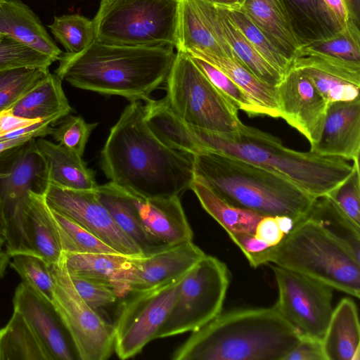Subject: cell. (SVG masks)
<instances>
[{
  "mask_svg": "<svg viewBox=\"0 0 360 360\" xmlns=\"http://www.w3.org/2000/svg\"><path fill=\"white\" fill-rule=\"evenodd\" d=\"M101 167L110 181L144 198L179 195L195 180L193 155L169 147L154 134L141 101H131L110 129Z\"/></svg>",
  "mask_w": 360,
  "mask_h": 360,
  "instance_id": "obj_1",
  "label": "cell"
},
{
  "mask_svg": "<svg viewBox=\"0 0 360 360\" xmlns=\"http://www.w3.org/2000/svg\"><path fill=\"white\" fill-rule=\"evenodd\" d=\"M175 55L169 46L112 45L94 40L82 52L63 53L54 74L79 89L146 102L166 82Z\"/></svg>",
  "mask_w": 360,
  "mask_h": 360,
  "instance_id": "obj_2",
  "label": "cell"
},
{
  "mask_svg": "<svg viewBox=\"0 0 360 360\" xmlns=\"http://www.w3.org/2000/svg\"><path fill=\"white\" fill-rule=\"evenodd\" d=\"M190 127L195 154L210 150L237 158L279 175L315 198L330 195L352 171L345 159L288 148L278 138L243 123L229 134Z\"/></svg>",
  "mask_w": 360,
  "mask_h": 360,
  "instance_id": "obj_3",
  "label": "cell"
},
{
  "mask_svg": "<svg viewBox=\"0 0 360 360\" xmlns=\"http://www.w3.org/2000/svg\"><path fill=\"white\" fill-rule=\"evenodd\" d=\"M300 335L274 307L220 314L172 354L173 360H284Z\"/></svg>",
  "mask_w": 360,
  "mask_h": 360,
  "instance_id": "obj_4",
  "label": "cell"
},
{
  "mask_svg": "<svg viewBox=\"0 0 360 360\" xmlns=\"http://www.w3.org/2000/svg\"><path fill=\"white\" fill-rule=\"evenodd\" d=\"M195 179L228 203L262 216L286 215L299 221L315 198L263 167L224 153L193 155Z\"/></svg>",
  "mask_w": 360,
  "mask_h": 360,
  "instance_id": "obj_5",
  "label": "cell"
},
{
  "mask_svg": "<svg viewBox=\"0 0 360 360\" xmlns=\"http://www.w3.org/2000/svg\"><path fill=\"white\" fill-rule=\"evenodd\" d=\"M269 263L309 276L356 298L360 297V262L306 216L278 244L259 254L252 266Z\"/></svg>",
  "mask_w": 360,
  "mask_h": 360,
  "instance_id": "obj_6",
  "label": "cell"
},
{
  "mask_svg": "<svg viewBox=\"0 0 360 360\" xmlns=\"http://www.w3.org/2000/svg\"><path fill=\"white\" fill-rule=\"evenodd\" d=\"M179 0H101L95 40L131 46H176Z\"/></svg>",
  "mask_w": 360,
  "mask_h": 360,
  "instance_id": "obj_7",
  "label": "cell"
},
{
  "mask_svg": "<svg viewBox=\"0 0 360 360\" xmlns=\"http://www.w3.org/2000/svg\"><path fill=\"white\" fill-rule=\"evenodd\" d=\"M165 97L172 112L187 124L229 134L243 123L238 109L205 76L186 53L177 51L166 80Z\"/></svg>",
  "mask_w": 360,
  "mask_h": 360,
  "instance_id": "obj_8",
  "label": "cell"
},
{
  "mask_svg": "<svg viewBox=\"0 0 360 360\" xmlns=\"http://www.w3.org/2000/svg\"><path fill=\"white\" fill-rule=\"evenodd\" d=\"M230 283L226 265L205 255L184 277L156 339L195 331L221 314Z\"/></svg>",
  "mask_w": 360,
  "mask_h": 360,
  "instance_id": "obj_9",
  "label": "cell"
},
{
  "mask_svg": "<svg viewBox=\"0 0 360 360\" xmlns=\"http://www.w3.org/2000/svg\"><path fill=\"white\" fill-rule=\"evenodd\" d=\"M55 290L53 304L76 348L79 360H106L114 352L113 324L89 307L76 290L63 257L50 264Z\"/></svg>",
  "mask_w": 360,
  "mask_h": 360,
  "instance_id": "obj_10",
  "label": "cell"
},
{
  "mask_svg": "<svg viewBox=\"0 0 360 360\" xmlns=\"http://www.w3.org/2000/svg\"><path fill=\"white\" fill-rule=\"evenodd\" d=\"M35 139L0 165V197L7 222L6 252L32 253L25 233L26 207L30 191L43 193L45 167Z\"/></svg>",
  "mask_w": 360,
  "mask_h": 360,
  "instance_id": "obj_11",
  "label": "cell"
},
{
  "mask_svg": "<svg viewBox=\"0 0 360 360\" xmlns=\"http://www.w3.org/2000/svg\"><path fill=\"white\" fill-rule=\"evenodd\" d=\"M184 276L134 292L124 302L113 324L114 351L120 359L135 356L156 339L176 301Z\"/></svg>",
  "mask_w": 360,
  "mask_h": 360,
  "instance_id": "obj_12",
  "label": "cell"
},
{
  "mask_svg": "<svg viewBox=\"0 0 360 360\" xmlns=\"http://www.w3.org/2000/svg\"><path fill=\"white\" fill-rule=\"evenodd\" d=\"M278 289L274 306L300 337L321 340L333 309V288L300 273L270 264Z\"/></svg>",
  "mask_w": 360,
  "mask_h": 360,
  "instance_id": "obj_13",
  "label": "cell"
},
{
  "mask_svg": "<svg viewBox=\"0 0 360 360\" xmlns=\"http://www.w3.org/2000/svg\"><path fill=\"white\" fill-rule=\"evenodd\" d=\"M43 193L51 209L79 224L117 252L139 257V245L115 223L96 190H72L45 181Z\"/></svg>",
  "mask_w": 360,
  "mask_h": 360,
  "instance_id": "obj_14",
  "label": "cell"
},
{
  "mask_svg": "<svg viewBox=\"0 0 360 360\" xmlns=\"http://www.w3.org/2000/svg\"><path fill=\"white\" fill-rule=\"evenodd\" d=\"M205 255L193 240H189L165 245L150 253L131 257L114 290L120 297L179 278Z\"/></svg>",
  "mask_w": 360,
  "mask_h": 360,
  "instance_id": "obj_15",
  "label": "cell"
},
{
  "mask_svg": "<svg viewBox=\"0 0 360 360\" xmlns=\"http://www.w3.org/2000/svg\"><path fill=\"white\" fill-rule=\"evenodd\" d=\"M13 309L24 317L47 360H78L72 338L53 302L22 281L13 298Z\"/></svg>",
  "mask_w": 360,
  "mask_h": 360,
  "instance_id": "obj_16",
  "label": "cell"
},
{
  "mask_svg": "<svg viewBox=\"0 0 360 360\" xmlns=\"http://www.w3.org/2000/svg\"><path fill=\"white\" fill-rule=\"evenodd\" d=\"M280 117L299 131L311 146L319 139L328 103L311 81L292 66L276 86Z\"/></svg>",
  "mask_w": 360,
  "mask_h": 360,
  "instance_id": "obj_17",
  "label": "cell"
},
{
  "mask_svg": "<svg viewBox=\"0 0 360 360\" xmlns=\"http://www.w3.org/2000/svg\"><path fill=\"white\" fill-rule=\"evenodd\" d=\"M176 49L198 58L234 56L222 34L214 4L179 0Z\"/></svg>",
  "mask_w": 360,
  "mask_h": 360,
  "instance_id": "obj_18",
  "label": "cell"
},
{
  "mask_svg": "<svg viewBox=\"0 0 360 360\" xmlns=\"http://www.w3.org/2000/svg\"><path fill=\"white\" fill-rule=\"evenodd\" d=\"M291 66L313 84L328 103L359 97L360 63L302 47Z\"/></svg>",
  "mask_w": 360,
  "mask_h": 360,
  "instance_id": "obj_19",
  "label": "cell"
},
{
  "mask_svg": "<svg viewBox=\"0 0 360 360\" xmlns=\"http://www.w3.org/2000/svg\"><path fill=\"white\" fill-rule=\"evenodd\" d=\"M310 151L359 161L360 98L328 103L319 141Z\"/></svg>",
  "mask_w": 360,
  "mask_h": 360,
  "instance_id": "obj_20",
  "label": "cell"
},
{
  "mask_svg": "<svg viewBox=\"0 0 360 360\" xmlns=\"http://www.w3.org/2000/svg\"><path fill=\"white\" fill-rule=\"evenodd\" d=\"M125 191L145 231L156 243L170 245L193 240V232L179 195L144 198Z\"/></svg>",
  "mask_w": 360,
  "mask_h": 360,
  "instance_id": "obj_21",
  "label": "cell"
},
{
  "mask_svg": "<svg viewBox=\"0 0 360 360\" xmlns=\"http://www.w3.org/2000/svg\"><path fill=\"white\" fill-rule=\"evenodd\" d=\"M34 143L44 164L45 181L72 190L97 189L96 173L82 157L45 138H37Z\"/></svg>",
  "mask_w": 360,
  "mask_h": 360,
  "instance_id": "obj_22",
  "label": "cell"
},
{
  "mask_svg": "<svg viewBox=\"0 0 360 360\" xmlns=\"http://www.w3.org/2000/svg\"><path fill=\"white\" fill-rule=\"evenodd\" d=\"M0 34L58 60L63 53L36 13L21 0H0Z\"/></svg>",
  "mask_w": 360,
  "mask_h": 360,
  "instance_id": "obj_23",
  "label": "cell"
},
{
  "mask_svg": "<svg viewBox=\"0 0 360 360\" xmlns=\"http://www.w3.org/2000/svg\"><path fill=\"white\" fill-rule=\"evenodd\" d=\"M25 233L32 253L49 264L63 257L60 237L53 211L44 193L30 191L26 207Z\"/></svg>",
  "mask_w": 360,
  "mask_h": 360,
  "instance_id": "obj_24",
  "label": "cell"
},
{
  "mask_svg": "<svg viewBox=\"0 0 360 360\" xmlns=\"http://www.w3.org/2000/svg\"><path fill=\"white\" fill-rule=\"evenodd\" d=\"M321 344L326 360H360L358 310L352 299H342L333 309Z\"/></svg>",
  "mask_w": 360,
  "mask_h": 360,
  "instance_id": "obj_25",
  "label": "cell"
},
{
  "mask_svg": "<svg viewBox=\"0 0 360 360\" xmlns=\"http://www.w3.org/2000/svg\"><path fill=\"white\" fill-rule=\"evenodd\" d=\"M241 8L291 63L300 46L283 0H244Z\"/></svg>",
  "mask_w": 360,
  "mask_h": 360,
  "instance_id": "obj_26",
  "label": "cell"
},
{
  "mask_svg": "<svg viewBox=\"0 0 360 360\" xmlns=\"http://www.w3.org/2000/svg\"><path fill=\"white\" fill-rule=\"evenodd\" d=\"M62 82L56 75L49 72L8 109L21 117L49 120L55 124L72 111Z\"/></svg>",
  "mask_w": 360,
  "mask_h": 360,
  "instance_id": "obj_27",
  "label": "cell"
},
{
  "mask_svg": "<svg viewBox=\"0 0 360 360\" xmlns=\"http://www.w3.org/2000/svg\"><path fill=\"white\" fill-rule=\"evenodd\" d=\"M300 48L335 37L340 30L323 0H283Z\"/></svg>",
  "mask_w": 360,
  "mask_h": 360,
  "instance_id": "obj_28",
  "label": "cell"
},
{
  "mask_svg": "<svg viewBox=\"0 0 360 360\" xmlns=\"http://www.w3.org/2000/svg\"><path fill=\"white\" fill-rule=\"evenodd\" d=\"M96 193L115 223L139 245L143 255L165 245L156 243L146 233L124 190L109 181L98 185Z\"/></svg>",
  "mask_w": 360,
  "mask_h": 360,
  "instance_id": "obj_29",
  "label": "cell"
},
{
  "mask_svg": "<svg viewBox=\"0 0 360 360\" xmlns=\"http://www.w3.org/2000/svg\"><path fill=\"white\" fill-rule=\"evenodd\" d=\"M306 217L344 245L360 262V226L352 221L329 195L315 198Z\"/></svg>",
  "mask_w": 360,
  "mask_h": 360,
  "instance_id": "obj_30",
  "label": "cell"
},
{
  "mask_svg": "<svg viewBox=\"0 0 360 360\" xmlns=\"http://www.w3.org/2000/svg\"><path fill=\"white\" fill-rule=\"evenodd\" d=\"M131 257L120 253H65L63 260L70 276L114 287Z\"/></svg>",
  "mask_w": 360,
  "mask_h": 360,
  "instance_id": "obj_31",
  "label": "cell"
},
{
  "mask_svg": "<svg viewBox=\"0 0 360 360\" xmlns=\"http://www.w3.org/2000/svg\"><path fill=\"white\" fill-rule=\"evenodd\" d=\"M190 188L202 208L228 232L255 233L256 226L264 216L235 207L217 195L207 186L197 180Z\"/></svg>",
  "mask_w": 360,
  "mask_h": 360,
  "instance_id": "obj_32",
  "label": "cell"
},
{
  "mask_svg": "<svg viewBox=\"0 0 360 360\" xmlns=\"http://www.w3.org/2000/svg\"><path fill=\"white\" fill-rule=\"evenodd\" d=\"M215 5L222 34L235 56L260 81L276 86L282 76L255 50L230 19L224 7Z\"/></svg>",
  "mask_w": 360,
  "mask_h": 360,
  "instance_id": "obj_33",
  "label": "cell"
},
{
  "mask_svg": "<svg viewBox=\"0 0 360 360\" xmlns=\"http://www.w3.org/2000/svg\"><path fill=\"white\" fill-rule=\"evenodd\" d=\"M0 360H47L34 332L15 309L0 329Z\"/></svg>",
  "mask_w": 360,
  "mask_h": 360,
  "instance_id": "obj_34",
  "label": "cell"
},
{
  "mask_svg": "<svg viewBox=\"0 0 360 360\" xmlns=\"http://www.w3.org/2000/svg\"><path fill=\"white\" fill-rule=\"evenodd\" d=\"M229 17L260 56L282 76L290 68L289 61L262 30L250 19L240 6H224Z\"/></svg>",
  "mask_w": 360,
  "mask_h": 360,
  "instance_id": "obj_35",
  "label": "cell"
},
{
  "mask_svg": "<svg viewBox=\"0 0 360 360\" xmlns=\"http://www.w3.org/2000/svg\"><path fill=\"white\" fill-rule=\"evenodd\" d=\"M47 27L67 53L82 52L95 40L92 20L79 14L55 16L53 22Z\"/></svg>",
  "mask_w": 360,
  "mask_h": 360,
  "instance_id": "obj_36",
  "label": "cell"
},
{
  "mask_svg": "<svg viewBox=\"0 0 360 360\" xmlns=\"http://www.w3.org/2000/svg\"><path fill=\"white\" fill-rule=\"evenodd\" d=\"M51 210L57 222L63 254L119 253L79 224Z\"/></svg>",
  "mask_w": 360,
  "mask_h": 360,
  "instance_id": "obj_37",
  "label": "cell"
},
{
  "mask_svg": "<svg viewBox=\"0 0 360 360\" xmlns=\"http://www.w3.org/2000/svg\"><path fill=\"white\" fill-rule=\"evenodd\" d=\"M12 267L22 281L29 284L50 301H53L55 290L50 264L34 253H18L11 256Z\"/></svg>",
  "mask_w": 360,
  "mask_h": 360,
  "instance_id": "obj_38",
  "label": "cell"
},
{
  "mask_svg": "<svg viewBox=\"0 0 360 360\" xmlns=\"http://www.w3.org/2000/svg\"><path fill=\"white\" fill-rule=\"evenodd\" d=\"M189 57L209 81L238 110L244 111L250 116H264L262 110L245 91L224 72L200 58L193 56Z\"/></svg>",
  "mask_w": 360,
  "mask_h": 360,
  "instance_id": "obj_39",
  "label": "cell"
},
{
  "mask_svg": "<svg viewBox=\"0 0 360 360\" xmlns=\"http://www.w3.org/2000/svg\"><path fill=\"white\" fill-rule=\"evenodd\" d=\"M53 62L49 56L10 37L3 35L0 38V71L26 68L49 72Z\"/></svg>",
  "mask_w": 360,
  "mask_h": 360,
  "instance_id": "obj_40",
  "label": "cell"
},
{
  "mask_svg": "<svg viewBox=\"0 0 360 360\" xmlns=\"http://www.w3.org/2000/svg\"><path fill=\"white\" fill-rule=\"evenodd\" d=\"M98 123H87L82 117L68 115L62 118L51 136L60 146L82 157L91 131Z\"/></svg>",
  "mask_w": 360,
  "mask_h": 360,
  "instance_id": "obj_41",
  "label": "cell"
},
{
  "mask_svg": "<svg viewBox=\"0 0 360 360\" xmlns=\"http://www.w3.org/2000/svg\"><path fill=\"white\" fill-rule=\"evenodd\" d=\"M359 27V25H354L330 39L314 42L306 47L336 58L360 63Z\"/></svg>",
  "mask_w": 360,
  "mask_h": 360,
  "instance_id": "obj_42",
  "label": "cell"
},
{
  "mask_svg": "<svg viewBox=\"0 0 360 360\" xmlns=\"http://www.w3.org/2000/svg\"><path fill=\"white\" fill-rule=\"evenodd\" d=\"M328 195L352 221L360 226L359 161L352 162L349 176Z\"/></svg>",
  "mask_w": 360,
  "mask_h": 360,
  "instance_id": "obj_43",
  "label": "cell"
},
{
  "mask_svg": "<svg viewBox=\"0 0 360 360\" xmlns=\"http://www.w3.org/2000/svg\"><path fill=\"white\" fill-rule=\"evenodd\" d=\"M70 276L81 297L98 312L99 309L113 304L120 297L112 287L82 277Z\"/></svg>",
  "mask_w": 360,
  "mask_h": 360,
  "instance_id": "obj_44",
  "label": "cell"
},
{
  "mask_svg": "<svg viewBox=\"0 0 360 360\" xmlns=\"http://www.w3.org/2000/svg\"><path fill=\"white\" fill-rule=\"evenodd\" d=\"M49 72L29 68L22 75L0 89V112L11 108Z\"/></svg>",
  "mask_w": 360,
  "mask_h": 360,
  "instance_id": "obj_45",
  "label": "cell"
},
{
  "mask_svg": "<svg viewBox=\"0 0 360 360\" xmlns=\"http://www.w3.org/2000/svg\"><path fill=\"white\" fill-rule=\"evenodd\" d=\"M227 233L243 252L251 266L256 257L271 247L264 241L257 238L255 234L238 232H228Z\"/></svg>",
  "mask_w": 360,
  "mask_h": 360,
  "instance_id": "obj_46",
  "label": "cell"
},
{
  "mask_svg": "<svg viewBox=\"0 0 360 360\" xmlns=\"http://www.w3.org/2000/svg\"><path fill=\"white\" fill-rule=\"evenodd\" d=\"M284 360H326L321 340L301 337L299 343Z\"/></svg>",
  "mask_w": 360,
  "mask_h": 360,
  "instance_id": "obj_47",
  "label": "cell"
},
{
  "mask_svg": "<svg viewBox=\"0 0 360 360\" xmlns=\"http://www.w3.org/2000/svg\"><path fill=\"white\" fill-rule=\"evenodd\" d=\"M254 234L271 247L278 244L285 236L273 216L263 217L257 223Z\"/></svg>",
  "mask_w": 360,
  "mask_h": 360,
  "instance_id": "obj_48",
  "label": "cell"
},
{
  "mask_svg": "<svg viewBox=\"0 0 360 360\" xmlns=\"http://www.w3.org/2000/svg\"><path fill=\"white\" fill-rule=\"evenodd\" d=\"M330 15L336 23L340 32L349 27L360 23L352 17L345 0H323Z\"/></svg>",
  "mask_w": 360,
  "mask_h": 360,
  "instance_id": "obj_49",
  "label": "cell"
},
{
  "mask_svg": "<svg viewBox=\"0 0 360 360\" xmlns=\"http://www.w3.org/2000/svg\"><path fill=\"white\" fill-rule=\"evenodd\" d=\"M44 120L27 119L13 115L8 109L0 112V138L16 129L23 128Z\"/></svg>",
  "mask_w": 360,
  "mask_h": 360,
  "instance_id": "obj_50",
  "label": "cell"
},
{
  "mask_svg": "<svg viewBox=\"0 0 360 360\" xmlns=\"http://www.w3.org/2000/svg\"><path fill=\"white\" fill-rule=\"evenodd\" d=\"M32 139L31 137L0 139V165Z\"/></svg>",
  "mask_w": 360,
  "mask_h": 360,
  "instance_id": "obj_51",
  "label": "cell"
},
{
  "mask_svg": "<svg viewBox=\"0 0 360 360\" xmlns=\"http://www.w3.org/2000/svg\"><path fill=\"white\" fill-rule=\"evenodd\" d=\"M29 68H20L0 71V89L22 75Z\"/></svg>",
  "mask_w": 360,
  "mask_h": 360,
  "instance_id": "obj_52",
  "label": "cell"
},
{
  "mask_svg": "<svg viewBox=\"0 0 360 360\" xmlns=\"http://www.w3.org/2000/svg\"><path fill=\"white\" fill-rule=\"evenodd\" d=\"M274 217L280 229L285 236L292 231L297 222L293 218L286 215H278L274 216Z\"/></svg>",
  "mask_w": 360,
  "mask_h": 360,
  "instance_id": "obj_53",
  "label": "cell"
},
{
  "mask_svg": "<svg viewBox=\"0 0 360 360\" xmlns=\"http://www.w3.org/2000/svg\"><path fill=\"white\" fill-rule=\"evenodd\" d=\"M7 222L5 215L4 206L0 197V250L6 242Z\"/></svg>",
  "mask_w": 360,
  "mask_h": 360,
  "instance_id": "obj_54",
  "label": "cell"
},
{
  "mask_svg": "<svg viewBox=\"0 0 360 360\" xmlns=\"http://www.w3.org/2000/svg\"><path fill=\"white\" fill-rule=\"evenodd\" d=\"M354 19L360 23V0H345Z\"/></svg>",
  "mask_w": 360,
  "mask_h": 360,
  "instance_id": "obj_55",
  "label": "cell"
},
{
  "mask_svg": "<svg viewBox=\"0 0 360 360\" xmlns=\"http://www.w3.org/2000/svg\"><path fill=\"white\" fill-rule=\"evenodd\" d=\"M11 256L6 252L0 250V279L2 278L6 272V269L10 263Z\"/></svg>",
  "mask_w": 360,
  "mask_h": 360,
  "instance_id": "obj_56",
  "label": "cell"
},
{
  "mask_svg": "<svg viewBox=\"0 0 360 360\" xmlns=\"http://www.w3.org/2000/svg\"><path fill=\"white\" fill-rule=\"evenodd\" d=\"M214 4L225 6V7H234L240 6L239 0H207Z\"/></svg>",
  "mask_w": 360,
  "mask_h": 360,
  "instance_id": "obj_57",
  "label": "cell"
},
{
  "mask_svg": "<svg viewBox=\"0 0 360 360\" xmlns=\"http://www.w3.org/2000/svg\"><path fill=\"white\" fill-rule=\"evenodd\" d=\"M240 1V5L243 4V2L244 1V0H239Z\"/></svg>",
  "mask_w": 360,
  "mask_h": 360,
  "instance_id": "obj_58",
  "label": "cell"
},
{
  "mask_svg": "<svg viewBox=\"0 0 360 360\" xmlns=\"http://www.w3.org/2000/svg\"><path fill=\"white\" fill-rule=\"evenodd\" d=\"M3 35L0 34V38L2 37Z\"/></svg>",
  "mask_w": 360,
  "mask_h": 360,
  "instance_id": "obj_59",
  "label": "cell"
}]
</instances>
